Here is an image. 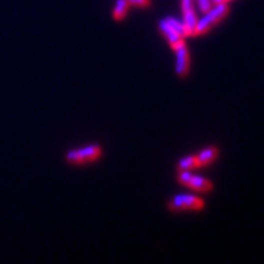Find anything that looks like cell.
Here are the masks:
<instances>
[{
  "label": "cell",
  "instance_id": "cell-6",
  "mask_svg": "<svg viewBox=\"0 0 264 264\" xmlns=\"http://www.w3.org/2000/svg\"><path fill=\"white\" fill-rule=\"evenodd\" d=\"M159 31L164 36L165 40H168V43L170 44V46H172V49L174 52L186 43L185 38H182L180 34H178V33L168 24V22L165 21L164 18L159 21Z\"/></svg>",
  "mask_w": 264,
  "mask_h": 264
},
{
  "label": "cell",
  "instance_id": "cell-10",
  "mask_svg": "<svg viewBox=\"0 0 264 264\" xmlns=\"http://www.w3.org/2000/svg\"><path fill=\"white\" fill-rule=\"evenodd\" d=\"M164 20L166 21L168 24H169V26L172 27V28L174 30V31L178 33V34H180L181 37H182V38L188 37V33H187L186 26H185V24H184L182 21L176 20L175 18H172V16H169V18H165Z\"/></svg>",
  "mask_w": 264,
  "mask_h": 264
},
{
  "label": "cell",
  "instance_id": "cell-5",
  "mask_svg": "<svg viewBox=\"0 0 264 264\" xmlns=\"http://www.w3.org/2000/svg\"><path fill=\"white\" fill-rule=\"evenodd\" d=\"M175 53H176V66H175L176 75L180 77V78H185L190 72V62H191L187 44L185 43L182 46L176 49Z\"/></svg>",
  "mask_w": 264,
  "mask_h": 264
},
{
  "label": "cell",
  "instance_id": "cell-9",
  "mask_svg": "<svg viewBox=\"0 0 264 264\" xmlns=\"http://www.w3.org/2000/svg\"><path fill=\"white\" fill-rule=\"evenodd\" d=\"M198 162L196 156H188L185 158L180 159L178 163V172H191V170L197 169Z\"/></svg>",
  "mask_w": 264,
  "mask_h": 264
},
{
  "label": "cell",
  "instance_id": "cell-1",
  "mask_svg": "<svg viewBox=\"0 0 264 264\" xmlns=\"http://www.w3.org/2000/svg\"><path fill=\"white\" fill-rule=\"evenodd\" d=\"M229 12L230 8L228 4L213 5V8L206 12V15L203 16L202 20H198L194 37H196V36L207 34L210 30H213V27H216V24L224 20V18L229 15Z\"/></svg>",
  "mask_w": 264,
  "mask_h": 264
},
{
  "label": "cell",
  "instance_id": "cell-11",
  "mask_svg": "<svg viewBox=\"0 0 264 264\" xmlns=\"http://www.w3.org/2000/svg\"><path fill=\"white\" fill-rule=\"evenodd\" d=\"M197 4L198 6H200V10L204 14L213 8V2H212V0H197Z\"/></svg>",
  "mask_w": 264,
  "mask_h": 264
},
{
  "label": "cell",
  "instance_id": "cell-4",
  "mask_svg": "<svg viewBox=\"0 0 264 264\" xmlns=\"http://www.w3.org/2000/svg\"><path fill=\"white\" fill-rule=\"evenodd\" d=\"M178 181L181 185L188 187L194 191L200 192V194H208L213 190V184L208 178H202V176L194 175L190 172H180L178 176Z\"/></svg>",
  "mask_w": 264,
  "mask_h": 264
},
{
  "label": "cell",
  "instance_id": "cell-7",
  "mask_svg": "<svg viewBox=\"0 0 264 264\" xmlns=\"http://www.w3.org/2000/svg\"><path fill=\"white\" fill-rule=\"evenodd\" d=\"M218 154H219V150L216 146H210V147L204 148V150H200V152L196 156L198 166L202 168V166H207V165L212 164L216 159Z\"/></svg>",
  "mask_w": 264,
  "mask_h": 264
},
{
  "label": "cell",
  "instance_id": "cell-3",
  "mask_svg": "<svg viewBox=\"0 0 264 264\" xmlns=\"http://www.w3.org/2000/svg\"><path fill=\"white\" fill-rule=\"evenodd\" d=\"M204 207L203 198L194 194H178L168 203V208L172 212H200Z\"/></svg>",
  "mask_w": 264,
  "mask_h": 264
},
{
  "label": "cell",
  "instance_id": "cell-2",
  "mask_svg": "<svg viewBox=\"0 0 264 264\" xmlns=\"http://www.w3.org/2000/svg\"><path fill=\"white\" fill-rule=\"evenodd\" d=\"M102 156V148L99 144H90L84 148L71 150L66 153V160L72 165H84L98 160Z\"/></svg>",
  "mask_w": 264,
  "mask_h": 264
},
{
  "label": "cell",
  "instance_id": "cell-13",
  "mask_svg": "<svg viewBox=\"0 0 264 264\" xmlns=\"http://www.w3.org/2000/svg\"><path fill=\"white\" fill-rule=\"evenodd\" d=\"M229 2H231V0H212L213 5H216V4H228Z\"/></svg>",
  "mask_w": 264,
  "mask_h": 264
},
{
  "label": "cell",
  "instance_id": "cell-12",
  "mask_svg": "<svg viewBox=\"0 0 264 264\" xmlns=\"http://www.w3.org/2000/svg\"><path fill=\"white\" fill-rule=\"evenodd\" d=\"M128 2L130 5L141 8V9H146V8L150 6V0H128Z\"/></svg>",
  "mask_w": 264,
  "mask_h": 264
},
{
  "label": "cell",
  "instance_id": "cell-8",
  "mask_svg": "<svg viewBox=\"0 0 264 264\" xmlns=\"http://www.w3.org/2000/svg\"><path fill=\"white\" fill-rule=\"evenodd\" d=\"M128 6H130V4H128V0H116L114 10H112V18L116 22L122 21L125 16L128 15Z\"/></svg>",
  "mask_w": 264,
  "mask_h": 264
}]
</instances>
